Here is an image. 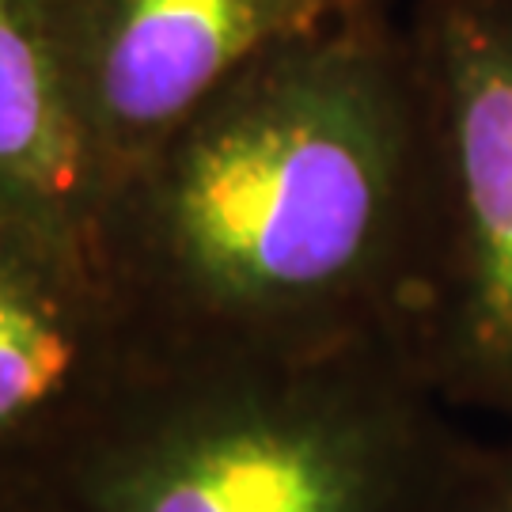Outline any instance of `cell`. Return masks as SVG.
<instances>
[{
    "mask_svg": "<svg viewBox=\"0 0 512 512\" xmlns=\"http://www.w3.org/2000/svg\"><path fill=\"white\" fill-rule=\"evenodd\" d=\"M421 107L387 4L281 42L110 183L95 251L148 353L399 338Z\"/></svg>",
    "mask_w": 512,
    "mask_h": 512,
    "instance_id": "obj_1",
    "label": "cell"
},
{
    "mask_svg": "<svg viewBox=\"0 0 512 512\" xmlns=\"http://www.w3.org/2000/svg\"><path fill=\"white\" fill-rule=\"evenodd\" d=\"M459 433L399 338L148 353L54 478L76 512H429Z\"/></svg>",
    "mask_w": 512,
    "mask_h": 512,
    "instance_id": "obj_2",
    "label": "cell"
},
{
    "mask_svg": "<svg viewBox=\"0 0 512 512\" xmlns=\"http://www.w3.org/2000/svg\"><path fill=\"white\" fill-rule=\"evenodd\" d=\"M421 243L403 342L448 414L512 425V0H418Z\"/></svg>",
    "mask_w": 512,
    "mask_h": 512,
    "instance_id": "obj_3",
    "label": "cell"
},
{
    "mask_svg": "<svg viewBox=\"0 0 512 512\" xmlns=\"http://www.w3.org/2000/svg\"><path fill=\"white\" fill-rule=\"evenodd\" d=\"M387 0H61L76 107L107 179L281 42Z\"/></svg>",
    "mask_w": 512,
    "mask_h": 512,
    "instance_id": "obj_4",
    "label": "cell"
},
{
    "mask_svg": "<svg viewBox=\"0 0 512 512\" xmlns=\"http://www.w3.org/2000/svg\"><path fill=\"white\" fill-rule=\"evenodd\" d=\"M145 361L95 247L0 224V471L54 475Z\"/></svg>",
    "mask_w": 512,
    "mask_h": 512,
    "instance_id": "obj_5",
    "label": "cell"
},
{
    "mask_svg": "<svg viewBox=\"0 0 512 512\" xmlns=\"http://www.w3.org/2000/svg\"><path fill=\"white\" fill-rule=\"evenodd\" d=\"M103 198L61 0H0V224L95 247Z\"/></svg>",
    "mask_w": 512,
    "mask_h": 512,
    "instance_id": "obj_6",
    "label": "cell"
},
{
    "mask_svg": "<svg viewBox=\"0 0 512 512\" xmlns=\"http://www.w3.org/2000/svg\"><path fill=\"white\" fill-rule=\"evenodd\" d=\"M429 512H512V425L459 433Z\"/></svg>",
    "mask_w": 512,
    "mask_h": 512,
    "instance_id": "obj_7",
    "label": "cell"
},
{
    "mask_svg": "<svg viewBox=\"0 0 512 512\" xmlns=\"http://www.w3.org/2000/svg\"><path fill=\"white\" fill-rule=\"evenodd\" d=\"M0 512H76L50 471H0Z\"/></svg>",
    "mask_w": 512,
    "mask_h": 512,
    "instance_id": "obj_8",
    "label": "cell"
}]
</instances>
